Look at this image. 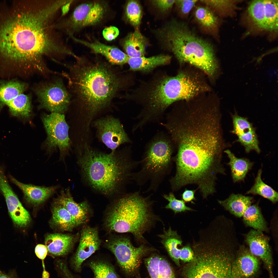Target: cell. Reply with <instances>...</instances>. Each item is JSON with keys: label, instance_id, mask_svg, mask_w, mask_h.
Masks as SVG:
<instances>
[{"label": "cell", "instance_id": "1", "mask_svg": "<svg viewBox=\"0 0 278 278\" xmlns=\"http://www.w3.org/2000/svg\"><path fill=\"white\" fill-rule=\"evenodd\" d=\"M61 9L55 0H28L0 23V53L6 63L26 75L50 72L45 57L66 56L69 49L54 25Z\"/></svg>", "mask_w": 278, "mask_h": 278}, {"label": "cell", "instance_id": "2", "mask_svg": "<svg viewBox=\"0 0 278 278\" xmlns=\"http://www.w3.org/2000/svg\"><path fill=\"white\" fill-rule=\"evenodd\" d=\"M77 60L68 78L82 119L88 126L96 114L110 105L120 87L121 80L109 62Z\"/></svg>", "mask_w": 278, "mask_h": 278}, {"label": "cell", "instance_id": "3", "mask_svg": "<svg viewBox=\"0 0 278 278\" xmlns=\"http://www.w3.org/2000/svg\"><path fill=\"white\" fill-rule=\"evenodd\" d=\"M78 163L89 184L105 195L124 188L132 181L134 171L139 165L129 148L107 154L87 147L83 150Z\"/></svg>", "mask_w": 278, "mask_h": 278}, {"label": "cell", "instance_id": "4", "mask_svg": "<svg viewBox=\"0 0 278 278\" xmlns=\"http://www.w3.org/2000/svg\"><path fill=\"white\" fill-rule=\"evenodd\" d=\"M224 232L209 229L194 243L193 259L184 268L187 278H231L234 257Z\"/></svg>", "mask_w": 278, "mask_h": 278}, {"label": "cell", "instance_id": "5", "mask_svg": "<svg viewBox=\"0 0 278 278\" xmlns=\"http://www.w3.org/2000/svg\"><path fill=\"white\" fill-rule=\"evenodd\" d=\"M163 31L162 35L167 47L180 62L195 66L210 77L214 75L217 65L210 43L195 35L185 24L175 21Z\"/></svg>", "mask_w": 278, "mask_h": 278}, {"label": "cell", "instance_id": "6", "mask_svg": "<svg viewBox=\"0 0 278 278\" xmlns=\"http://www.w3.org/2000/svg\"><path fill=\"white\" fill-rule=\"evenodd\" d=\"M151 196H144L140 191L124 195L108 212L106 227L111 231L131 233L138 240L144 241L143 235L154 218Z\"/></svg>", "mask_w": 278, "mask_h": 278}, {"label": "cell", "instance_id": "7", "mask_svg": "<svg viewBox=\"0 0 278 278\" xmlns=\"http://www.w3.org/2000/svg\"><path fill=\"white\" fill-rule=\"evenodd\" d=\"M208 89L198 75L181 72L175 76H166L158 81L148 93L147 105L153 114L162 116L174 102L191 99Z\"/></svg>", "mask_w": 278, "mask_h": 278}, {"label": "cell", "instance_id": "8", "mask_svg": "<svg viewBox=\"0 0 278 278\" xmlns=\"http://www.w3.org/2000/svg\"><path fill=\"white\" fill-rule=\"evenodd\" d=\"M172 153L169 138L163 133L157 134L147 145L139 161L140 169L133 173L132 181L140 186L149 182V186L145 193L156 192L170 173Z\"/></svg>", "mask_w": 278, "mask_h": 278}, {"label": "cell", "instance_id": "9", "mask_svg": "<svg viewBox=\"0 0 278 278\" xmlns=\"http://www.w3.org/2000/svg\"><path fill=\"white\" fill-rule=\"evenodd\" d=\"M106 10V5L102 2L94 1L84 3L77 6L69 17L56 22L54 27L71 37L81 29L100 22Z\"/></svg>", "mask_w": 278, "mask_h": 278}, {"label": "cell", "instance_id": "10", "mask_svg": "<svg viewBox=\"0 0 278 278\" xmlns=\"http://www.w3.org/2000/svg\"><path fill=\"white\" fill-rule=\"evenodd\" d=\"M106 246L114 254L122 268L128 273L136 270L142 257L150 249L143 244L135 247L129 238L122 236L110 240Z\"/></svg>", "mask_w": 278, "mask_h": 278}, {"label": "cell", "instance_id": "11", "mask_svg": "<svg viewBox=\"0 0 278 278\" xmlns=\"http://www.w3.org/2000/svg\"><path fill=\"white\" fill-rule=\"evenodd\" d=\"M41 107L52 112L61 114L67 109L71 96L62 80L42 84L34 90Z\"/></svg>", "mask_w": 278, "mask_h": 278}, {"label": "cell", "instance_id": "12", "mask_svg": "<svg viewBox=\"0 0 278 278\" xmlns=\"http://www.w3.org/2000/svg\"><path fill=\"white\" fill-rule=\"evenodd\" d=\"M42 119L47 135L46 143L48 147L52 149L57 147L62 153H64L69 148L70 144L69 127L64 115L52 112L44 114Z\"/></svg>", "mask_w": 278, "mask_h": 278}, {"label": "cell", "instance_id": "13", "mask_svg": "<svg viewBox=\"0 0 278 278\" xmlns=\"http://www.w3.org/2000/svg\"><path fill=\"white\" fill-rule=\"evenodd\" d=\"M101 141L112 152L121 144L131 141L118 119L112 117L101 118L93 122Z\"/></svg>", "mask_w": 278, "mask_h": 278}, {"label": "cell", "instance_id": "14", "mask_svg": "<svg viewBox=\"0 0 278 278\" xmlns=\"http://www.w3.org/2000/svg\"><path fill=\"white\" fill-rule=\"evenodd\" d=\"M100 243L96 228L89 227L83 228L78 248L71 262L75 271L80 270L83 262L98 249Z\"/></svg>", "mask_w": 278, "mask_h": 278}, {"label": "cell", "instance_id": "15", "mask_svg": "<svg viewBox=\"0 0 278 278\" xmlns=\"http://www.w3.org/2000/svg\"><path fill=\"white\" fill-rule=\"evenodd\" d=\"M259 261L250 250L243 246L239 249L232 262L231 278H252L258 272Z\"/></svg>", "mask_w": 278, "mask_h": 278}, {"label": "cell", "instance_id": "16", "mask_svg": "<svg viewBox=\"0 0 278 278\" xmlns=\"http://www.w3.org/2000/svg\"><path fill=\"white\" fill-rule=\"evenodd\" d=\"M246 240L251 252L263 262L268 272L270 278H274L272 257L267 238L262 231L253 229L247 234Z\"/></svg>", "mask_w": 278, "mask_h": 278}, {"label": "cell", "instance_id": "17", "mask_svg": "<svg viewBox=\"0 0 278 278\" xmlns=\"http://www.w3.org/2000/svg\"><path fill=\"white\" fill-rule=\"evenodd\" d=\"M232 118L233 129L232 132L237 136V141L244 146L247 153L253 150L259 153L257 136L252 124L246 118L237 114L233 115Z\"/></svg>", "mask_w": 278, "mask_h": 278}, {"label": "cell", "instance_id": "18", "mask_svg": "<svg viewBox=\"0 0 278 278\" xmlns=\"http://www.w3.org/2000/svg\"><path fill=\"white\" fill-rule=\"evenodd\" d=\"M55 203L65 207L71 215L75 227L83 224L87 220L89 211L87 202L76 203L68 190L62 191Z\"/></svg>", "mask_w": 278, "mask_h": 278}, {"label": "cell", "instance_id": "19", "mask_svg": "<svg viewBox=\"0 0 278 278\" xmlns=\"http://www.w3.org/2000/svg\"><path fill=\"white\" fill-rule=\"evenodd\" d=\"M71 38L76 41L89 47L95 53L103 56L108 62L113 65L121 66L127 63L129 57L117 48L98 41H86L77 39L74 36Z\"/></svg>", "mask_w": 278, "mask_h": 278}, {"label": "cell", "instance_id": "20", "mask_svg": "<svg viewBox=\"0 0 278 278\" xmlns=\"http://www.w3.org/2000/svg\"><path fill=\"white\" fill-rule=\"evenodd\" d=\"M10 178L11 181L22 190L26 201L35 206L43 203L55 192L58 187L56 186L45 187L25 184L11 176Z\"/></svg>", "mask_w": 278, "mask_h": 278}, {"label": "cell", "instance_id": "21", "mask_svg": "<svg viewBox=\"0 0 278 278\" xmlns=\"http://www.w3.org/2000/svg\"><path fill=\"white\" fill-rule=\"evenodd\" d=\"M75 238L72 235L59 233L50 234L46 237L45 245L48 252L55 256L65 255L72 249Z\"/></svg>", "mask_w": 278, "mask_h": 278}, {"label": "cell", "instance_id": "22", "mask_svg": "<svg viewBox=\"0 0 278 278\" xmlns=\"http://www.w3.org/2000/svg\"><path fill=\"white\" fill-rule=\"evenodd\" d=\"M171 59L169 56L162 55L149 57H129L127 63L131 70L148 72L157 67L168 64Z\"/></svg>", "mask_w": 278, "mask_h": 278}, {"label": "cell", "instance_id": "23", "mask_svg": "<svg viewBox=\"0 0 278 278\" xmlns=\"http://www.w3.org/2000/svg\"><path fill=\"white\" fill-rule=\"evenodd\" d=\"M253 199L251 197L232 194L225 200H218V202L232 214L240 217L242 216L246 210L251 205Z\"/></svg>", "mask_w": 278, "mask_h": 278}, {"label": "cell", "instance_id": "24", "mask_svg": "<svg viewBox=\"0 0 278 278\" xmlns=\"http://www.w3.org/2000/svg\"><path fill=\"white\" fill-rule=\"evenodd\" d=\"M158 236L171 258L179 265L181 249L178 248V246L182 245V243L180 236L176 231L172 230L170 227L167 230H164L163 233Z\"/></svg>", "mask_w": 278, "mask_h": 278}, {"label": "cell", "instance_id": "25", "mask_svg": "<svg viewBox=\"0 0 278 278\" xmlns=\"http://www.w3.org/2000/svg\"><path fill=\"white\" fill-rule=\"evenodd\" d=\"M146 46L145 38L137 30L129 34L123 43L124 49L129 57L144 56Z\"/></svg>", "mask_w": 278, "mask_h": 278}, {"label": "cell", "instance_id": "26", "mask_svg": "<svg viewBox=\"0 0 278 278\" xmlns=\"http://www.w3.org/2000/svg\"><path fill=\"white\" fill-rule=\"evenodd\" d=\"M225 152L229 159L227 164L230 167L233 181L236 182L243 180L253 163L247 159L237 158L229 150Z\"/></svg>", "mask_w": 278, "mask_h": 278}, {"label": "cell", "instance_id": "27", "mask_svg": "<svg viewBox=\"0 0 278 278\" xmlns=\"http://www.w3.org/2000/svg\"><path fill=\"white\" fill-rule=\"evenodd\" d=\"M52 213V222L61 230L70 231L75 227L71 215L62 205L55 203Z\"/></svg>", "mask_w": 278, "mask_h": 278}, {"label": "cell", "instance_id": "28", "mask_svg": "<svg viewBox=\"0 0 278 278\" xmlns=\"http://www.w3.org/2000/svg\"><path fill=\"white\" fill-rule=\"evenodd\" d=\"M13 116L22 118L28 117L31 111V99L29 95L21 94L6 105Z\"/></svg>", "mask_w": 278, "mask_h": 278}, {"label": "cell", "instance_id": "29", "mask_svg": "<svg viewBox=\"0 0 278 278\" xmlns=\"http://www.w3.org/2000/svg\"><path fill=\"white\" fill-rule=\"evenodd\" d=\"M242 216L244 221L247 225L262 232L267 230L265 221L257 205L249 206L245 212Z\"/></svg>", "mask_w": 278, "mask_h": 278}, {"label": "cell", "instance_id": "30", "mask_svg": "<svg viewBox=\"0 0 278 278\" xmlns=\"http://www.w3.org/2000/svg\"><path fill=\"white\" fill-rule=\"evenodd\" d=\"M27 85L17 81H10L0 86V105H6L19 95L23 93Z\"/></svg>", "mask_w": 278, "mask_h": 278}, {"label": "cell", "instance_id": "31", "mask_svg": "<svg viewBox=\"0 0 278 278\" xmlns=\"http://www.w3.org/2000/svg\"><path fill=\"white\" fill-rule=\"evenodd\" d=\"M262 172L261 169L258 170L254 185L246 194L259 195L275 203L278 200V193L263 181L261 177Z\"/></svg>", "mask_w": 278, "mask_h": 278}, {"label": "cell", "instance_id": "32", "mask_svg": "<svg viewBox=\"0 0 278 278\" xmlns=\"http://www.w3.org/2000/svg\"><path fill=\"white\" fill-rule=\"evenodd\" d=\"M265 15L264 29L276 31L278 28V1L264 0Z\"/></svg>", "mask_w": 278, "mask_h": 278}, {"label": "cell", "instance_id": "33", "mask_svg": "<svg viewBox=\"0 0 278 278\" xmlns=\"http://www.w3.org/2000/svg\"><path fill=\"white\" fill-rule=\"evenodd\" d=\"M248 12L253 23L259 28L264 29L265 15L264 0L253 1L249 4Z\"/></svg>", "mask_w": 278, "mask_h": 278}, {"label": "cell", "instance_id": "34", "mask_svg": "<svg viewBox=\"0 0 278 278\" xmlns=\"http://www.w3.org/2000/svg\"><path fill=\"white\" fill-rule=\"evenodd\" d=\"M195 15L198 22L206 28H212L215 27L217 24L216 17L208 7H198L195 10Z\"/></svg>", "mask_w": 278, "mask_h": 278}, {"label": "cell", "instance_id": "35", "mask_svg": "<svg viewBox=\"0 0 278 278\" xmlns=\"http://www.w3.org/2000/svg\"><path fill=\"white\" fill-rule=\"evenodd\" d=\"M90 266L94 278H118L114 268L107 262L93 261L90 263Z\"/></svg>", "mask_w": 278, "mask_h": 278}, {"label": "cell", "instance_id": "36", "mask_svg": "<svg viewBox=\"0 0 278 278\" xmlns=\"http://www.w3.org/2000/svg\"><path fill=\"white\" fill-rule=\"evenodd\" d=\"M126 13L128 20L132 25L136 27L140 25L142 11L138 2L134 0L129 1L126 6Z\"/></svg>", "mask_w": 278, "mask_h": 278}, {"label": "cell", "instance_id": "37", "mask_svg": "<svg viewBox=\"0 0 278 278\" xmlns=\"http://www.w3.org/2000/svg\"><path fill=\"white\" fill-rule=\"evenodd\" d=\"M162 196L168 202V204L165 206V208L172 210L175 214L187 211L194 210L191 208L187 206L183 200L176 198L172 192H170L168 194H163Z\"/></svg>", "mask_w": 278, "mask_h": 278}, {"label": "cell", "instance_id": "38", "mask_svg": "<svg viewBox=\"0 0 278 278\" xmlns=\"http://www.w3.org/2000/svg\"><path fill=\"white\" fill-rule=\"evenodd\" d=\"M202 2L213 9L220 12H225L226 10L233 8L234 2L231 1L209 0L201 1Z\"/></svg>", "mask_w": 278, "mask_h": 278}, {"label": "cell", "instance_id": "39", "mask_svg": "<svg viewBox=\"0 0 278 278\" xmlns=\"http://www.w3.org/2000/svg\"><path fill=\"white\" fill-rule=\"evenodd\" d=\"M159 267V278H175L170 264L166 260L160 257Z\"/></svg>", "mask_w": 278, "mask_h": 278}, {"label": "cell", "instance_id": "40", "mask_svg": "<svg viewBox=\"0 0 278 278\" xmlns=\"http://www.w3.org/2000/svg\"><path fill=\"white\" fill-rule=\"evenodd\" d=\"M198 1L197 0H176L175 4L182 14L186 15L190 12Z\"/></svg>", "mask_w": 278, "mask_h": 278}, {"label": "cell", "instance_id": "41", "mask_svg": "<svg viewBox=\"0 0 278 278\" xmlns=\"http://www.w3.org/2000/svg\"><path fill=\"white\" fill-rule=\"evenodd\" d=\"M194 257V251L189 245L187 244L181 249L180 259L184 262L188 263L193 259Z\"/></svg>", "mask_w": 278, "mask_h": 278}, {"label": "cell", "instance_id": "42", "mask_svg": "<svg viewBox=\"0 0 278 278\" xmlns=\"http://www.w3.org/2000/svg\"><path fill=\"white\" fill-rule=\"evenodd\" d=\"M119 34L118 29L117 27L112 26L105 28L102 31L103 37L108 41H111L115 39Z\"/></svg>", "mask_w": 278, "mask_h": 278}, {"label": "cell", "instance_id": "43", "mask_svg": "<svg viewBox=\"0 0 278 278\" xmlns=\"http://www.w3.org/2000/svg\"><path fill=\"white\" fill-rule=\"evenodd\" d=\"M176 0H159L153 1V4L162 12H165L171 8L175 3Z\"/></svg>", "mask_w": 278, "mask_h": 278}, {"label": "cell", "instance_id": "44", "mask_svg": "<svg viewBox=\"0 0 278 278\" xmlns=\"http://www.w3.org/2000/svg\"><path fill=\"white\" fill-rule=\"evenodd\" d=\"M48 251L45 245L41 244L37 245L35 249V252L37 256L43 261L46 258Z\"/></svg>", "mask_w": 278, "mask_h": 278}, {"label": "cell", "instance_id": "45", "mask_svg": "<svg viewBox=\"0 0 278 278\" xmlns=\"http://www.w3.org/2000/svg\"><path fill=\"white\" fill-rule=\"evenodd\" d=\"M196 190L185 189L182 194V198L185 202H192L195 199V194Z\"/></svg>", "mask_w": 278, "mask_h": 278}, {"label": "cell", "instance_id": "46", "mask_svg": "<svg viewBox=\"0 0 278 278\" xmlns=\"http://www.w3.org/2000/svg\"><path fill=\"white\" fill-rule=\"evenodd\" d=\"M0 278H18L14 270L11 271L7 273L2 271L0 269Z\"/></svg>", "mask_w": 278, "mask_h": 278}, {"label": "cell", "instance_id": "47", "mask_svg": "<svg viewBox=\"0 0 278 278\" xmlns=\"http://www.w3.org/2000/svg\"><path fill=\"white\" fill-rule=\"evenodd\" d=\"M42 264L43 270L42 274V278H49V273L46 270L45 268L44 260L42 261Z\"/></svg>", "mask_w": 278, "mask_h": 278}, {"label": "cell", "instance_id": "48", "mask_svg": "<svg viewBox=\"0 0 278 278\" xmlns=\"http://www.w3.org/2000/svg\"><path fill=\"white\" fill-rule=\"evenodd\" d=\"M71 278H75L74 277H72Z\"/></svg>", "mask_w": 278, "mask_h": 278}]
</instances>
